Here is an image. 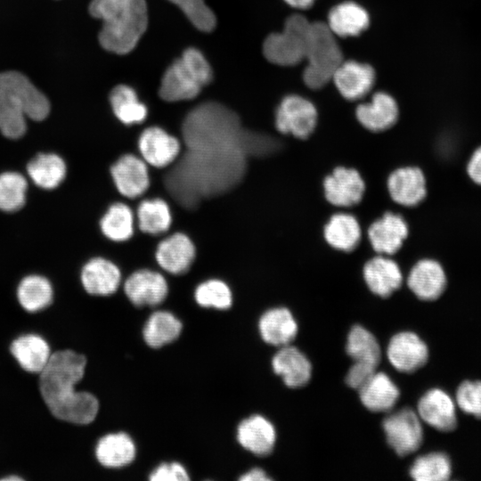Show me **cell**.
Segmentation results:
<instances>
[{
	"label": "cell",
	"mask_w": 481,
	"mask_h": 481,
	"mask_svg": "<svg viewBox=\"0 0 481 481\" xmlns=\"http://www.w3.org/2000/svg\"><path fill=\"white\" fill-rule=\"evenodd\" d=\"M245 128L240 116L219 102L194 107L181 125L179 157L158 176L150 168L154 193H165L172 207L193 211L237 188L249 164L243 150Z\"/></svg>",
	"instance_id": "6da1fadb"
},
{
	"label": "cell",
	"mask_w": 481,
	"mask_h": 481,
	"mask_svg": "<svg viewBox=\"0 0 481 481\" xmlns=\"http://www.w3.org/2000/svg\"><path fill=\"white\" fill-rule=\"evenodd\" d=\"M86 365L85 355L72 350H62L52 354L40 372L42 397L57 419L86 425L96 418L99 411L97 398L89 392L75 390V386L84 376Z\"/></svg>",
	"instance_id": "7a4b0ae2"
},
{
	"label": "cell",
	"mask_w": 481,
	"mask_h": 481,
	"mask_svg": "<svg viewBox=\"0 0 481 481\" xmlns=\"http://www.w3.org/2000/svg\"><path fill=\"white\" fill-rule=\"evenodd\" d=\"M89 12L102 20L101 45L118 54L130 53L148 25L145 0H92Z\"/></svg>",
	"instance_id": "3957f363"
},
{
	"label": "cell",
	"mask_w": 481,
	"mask_h": 481,
	"mask_svg": "<svg viewBox=\"0 0 481 481\" xmlns=\"http://www.w3.org/2000/svg\"><path fill=\"white\" fill-rule=\"evenodd\" d=\"M50 112L47 98L21 73H0V132L18 139L27 129L26 118L45 119Z\"/></svg>",
	"instance_id": "277c9868"
},
{
	"label": "cell",
	"mask_w": 481,
	"mask_h": 481,
	"mask_svg": "<svg viewBox=\"0 0 481 481\" xmlns=\"http://www.w3.org/2000/svg\"><path fill=\"white\" fill-rule=\"evenodd\" d=\"M305 59L307 65L303 79L309 88L320 89L332 80L344 61L339 45L327 23L311 22Z\"/></svg>",
	"instance_id": "5b68a950"
},
{
	"label": "cell",
	"mask_w": 481,
	"mask_h": 481,
	"mask_svg": "<svg viewBox=\"0 0 481 481\" xmlns=\"http://www.w3.org/2000/svg\"><path fill=\"white\" fill-rule=\"evenodd\" d=\"M311 22L301 14L289 16L281 32L269 35L264 42L265 58L277 65L292 66L305 59Z\"/></svg>",
	"instance_id": "8992f818"
},
{
	"label": "cell",
	"mask_w": 481,
	"mask_h": 481,
	"mask_svg": "<svg viewBox=\"0 0 481 481\" xmlns=\"http://www.w3.org/2000/svg\"><path fill=\"white\" fill-rule=\"evenodd\" d=\"M109 174L122 199L137 200L144 196L151 188L149 165L137 153H121L110 163Z\"/></svg>",
	"instance_id": "52a82bcc"
},
{
	"label": "cell",
	"mask_w": 481,
	"mask_h": 481,
	"mask_svg": "<svg viewBox=\"0 0 481 481\" xmlns=\"http://www.w3.org/2000/svg\"><path fill=\"white\" fill-rule=\"evenodd\" d=\"M197 257V248L191 236L183 231H172L159 240L154 257L158 267L172 276L189 273Z\"/></svg>",
	"instance_id": "ba28073f"
},
{
	"label": "cell",
	"mask_w": 481,
	"mask_h": 481,
	"mask_svg": "<svg viewBox=\"0 0 481 481\" xmlns=\"http://www.w3.org/2000/svg\"><path fill=\"white\" fill-rule=\"evenodd\" d=\"M318 120L315 106L299 95H288L280 102L274 118L276 130L284 135L306 140L314 131Z\"/></svg>",
	"instance_id": "9c48e42d"
},
{
	"label": "cell",
	"mask_w": 481,
	"mask_h": 481,
	"mask_svg": "<svg viewBox=\"0 0 481 481\" xmlns=\"http://www.w3.org/2000/svg\"><path fill=\"white\" fill-rule=\"evenodd\" d=\"M127 300L136 307H153L162 304L169 294V284L162 273L143 266L131 271L123 282Z\"/></svg>",
	"instance_id": "30bf717a"
},
{
	"label": "cell",
	"mask_w": 481,
	"mask_h": 481,
	"mask_svg": "<svg viewBox=\"0 0 481 481\" xmlns=\"http://www.w3.org/2000/svg\"><path fill=\"white\" fill-rule=\"evenodd\" d=\"M182 141L159 126H147L136 138L137 154L152 168L165 169L179 157Z\"/></svg>",
	"instance_id": "8fae6325"
},
{
	"label": "cell",
	"mask_w": 481,
	"mask_h": 481,
	"mask_svg": "<svg viewBox=\"0 0 481 481\" xmlns=\"http://www.w3.org/2000/svg\"><path fill=\"white\" fill-rule=\"evenodd\" d=\"M387 442L399 456L415 452L422 444V421L417 412L404 408L389 414L382 423Z\"/></svg>",
	"instance_id": "7c38bea8"
},
{
	"label": "cell",
	"mask_w": 481,
	"mask_h": 481,
	"mask_svg": "<svg viewBox=\"0 0 481 481\" xmlns=\"http://www.w3.org/2000/svg\"><path fill=\"white\" fill-rule=\"evenodd\" d=\"M322 189L328 203L337 208H350L362 201L366 185L356 168L338 166L323 178Z\"/></svg>",
	"instance_id": "4fadbf2b"
},
{
	"label": "cell",
	"mask_w": 481,
	"mask_h": 481,
	"mask_svg": "<svg viewBox=\"0 0 481 481\" xmlns=\"http://www.w3.org/2000/svg\"><path fill=\"white\" fill-rule=\"evenodd\" d=\"M457 409L454 398L438 387L428 390L417 404V413L421 421L440 432L456 428Z\"/></svg>",
	"instance_id": "5bb4252c"
},
{
	"label": "cell",
	"mask_w": 481,
	"mask_h": 481,
	"mask_svg": "<svg viewBox=\"0 0 481 481\" xmlns=\"http://www.w3.org/2000/svg\"><path fill=\"white\" fill-rule=\"evenodd\" d=\"M409 234L405 219L399 214L385 212L367 229V237L373 251L379 255L392 256L404 245Z\"/></svg>",
	"instance_id": "9a60e30c"
},
{
	"label": "cell",
	"mask_w": 481,
	"mask_h": 481,
	"mask_svg": "<svg viewBox=\"0 0 481 481\" xmlns=\"http://www.w3.org/2000/svg\"><path fill=\"white\" fill-rule=\"evenodd\" d=\"M120 266L106 257L90 258L82 267L81 283L85 290L94 296L108 297L115 294L122 283Z\"/></svg>",
	"instance_id": "2e32d148"
},
{
	"label": "cell",
	"mask_w": 481,
	"mask_h": 481,
	"mask_svg": "<svg viewBox=\"0 0 481 481\" xmlns=\"http://www.w3.org/2000/svg\"><path fill=\"white\" fill-rule=\"evenodd\" d=\"M391 200L404 207H415L427 196V181L423 171L413 166L394 169L387 178Z\"/></svg>",
	"instance_id": "e0dca14e"
},
{
	"label": "cell",
	"mask_w": 481,
	"mask_h": 481,
	"mask_svg": "<svg viewBox=\"0 0 481 481\" xmlns=\"http://www.w3.org/2000/svg\"><path fill=\"white\" fill-rule=\"evenodd\" d=\"M428 347L416 333L403 331L394 335L387 349L390 363L399 371L412 373L428 360Z\"/></svg>",
	"instance_id": "ac0fdd59"
},
{
	"label": "cell",
	"mask_w": 481,
	"mask_h": 481,
	"mask_svg": "<svg viewBox=\"0 0 481 481\" xmlns=\"http://www.w3.org/2000/svg\"><path fill=\"white\" fill-rule=\"evenodd\" d=\"M447 279L443 266L429 258L419 260L410 270L407 286L420 300L434 301L446 288Z\"/></svg>",
	"instance_id": "d6986e66"
},
{
	"label": "cell",
	"mask_w": 481,
	"mask_h": 481,
	"mask_svg": "<svg viewBox=\"0 0 481 481\" xmlns=\"http://www.w3.org/2000/svg\"><path fill=\"white\" fill-rule=\"evenodd\" d=\"M203 86L181 59L175 60L165 71L159 94L166 102H180L194 99Z\"/></svg>",
	"instance_id": "ffe728a7"
},
{
	"label": "cell",
	"mask_w": 481,
	"mask_h": 481,
	"mask_svg": "<svg viewBox=\"0 0 481 481\" xmlns=\"http://www.w3.org/2000/svg\"><path fill=\"white\" fill-rule=\"evenodd\" d=\"M363 276L368 289L383 298L391 296L403 283L399 265L384 255L377 254L366 261L363 267Z\"/></svg>",
	"instance_id": "44dd1931"
},
{
	"label": "cell",
	"mask_w": 481,
	"mask_h": 481,
	"mask_svg": "<svg viewBox=\"0 0 481 481\" xmlns=\"http://www.w3.org/2000/svg\"><path fill=\"white\" fill-rule=\"evenodd\" d=\"M135 216L137 231L154 237L168 233L173 224L171 205L160 196L141 200L135 207Z\"/></svg>",
	"instance_id": "7402d4cb"
},
{
	"label": "cell",
	"mask_w": 481,
	"mask_h": 481,
	"mask_svg": "<svg viewBox=\"0 0 481 481\" xmlns=\"http://www.w3.org/2000/svg\"><path fill=\"white\" fill-rule=\"evenodd\" d=\"M374 80L373 69L355 61H343L332 77L340 94L350 101L360 99L368 94Z\"/></svg>",
	"instance_id": "603a6c76"
},
{
	"label": "cell",
	"mask_w": 481,
	"mask_h": 481,
	"mask_svg": "<svg viewBox=\"0 0 481 481\" xmlns=\"http://www.w3.org/2000/svg\"><path fill=\"white\" fill-rule=\"evenodd\" d=\"M355 116L364 128L379 133L389 129L395 124L399 110L391 95L379 92L372 96L371 102L358 105Z\"/></svg>",
	"instance_id": "cb8c5ba5"
},
{
	"label": "cell",
	"mask_w": 481,
	"mask_h": 481,
	"mask_svg": "<svg viewBox=\"0 0 481 481\" xmlns=\"http://www.w3.org/2000/svg\"><path fill=\"white\" fill-rule=\"evenodd\" d=\"M237 440L247 451L257 456L270 454L276 441L273 425L264 416L251 415L237 427Z\"/></svg>",
	"instance_id": "d4e9b609"
},
{
	"label": "cell",
	"mask_w": 481,
	"mask_h": 481,
	"mask_svg": "<svg viewBox=\"0 0 481 481\" xmlns=\"http://www.w3.org/2000/svg\"><path fill=\"white\" fill-rule=\"evenodd\" d=\"M135 216L131 206L124 200L110 203L99 219V230L111 242L122 243L135 233Z\"/></svg>",
	"instance_id": "484cf974"
},
{
	"label": "cell",
	"mask_w": 481,
	"mask_h": 481,
	"mask_svg": "<svg viewBox=\"0 0 481 481\" xmlns=\"http://www.w3.org/2000/svg\"><path fill=\"white\" fill-rule=\"evenodd\" d=\"M273 370L281 377L284 384L296 388L306 385L312 376V365L306 356L297 347L281 346L272 360Z\"/></svg>",
	"instance_id": "4316f807"
},
{
	"label": "cell",
	"mask_w": 481,
	"mask_h": 481,
	"mask_svg": "<svg viewBox=\"0 0 481 481\" xmlns=\"http://www.w3.org/2000/svg\"><path fill=\"white\" fill-rule=\"evenodd\" d=\"M325 242L335 250L349 253L362 239V228L357 218L349 213H335L323 226Z\"/></svg>",
	"instance_id": "83f0119b"
},
{
	"label": "cell",
	"mask_w": 481,
	"mask_h": 481,
	"mask_svg": "<svg viewBox=\"0 0 481 481\" xmlns=\"http://www.w3.org/2000/svg\"><path fill=\"white\" fill-rule=\"evenodd\" d=\"M298 324L290 311L275 307L265 311L258 321V330L263 340L275 346H284L296 338Z\"/></svg>",
	"instance_id": "f1b7e54d"
},
{
	"label": "cell",
	"mask_w": 481,
	"mask_h": 481,
	"mask_svg": "<svg viewBox=\"0 0 481 481\" xmlns=\"http://www.w3.org/2000/svg\"><path fill=\"white\" fill-rule=\"evenodd\" d=\"M95 456L103 467L120 469L134 461L136 445L126 432L109 433L99 439L95 447Z\"/></svg>",
	"instance_id": "f546056e"
},
{
	"label": "cell",
	"mask_w": 481,
	"mask_h": 481,
	"mask_svg": "<svg viewBox=\"0 0 481 481\" xmlns=\"http://www.w3.org/2000/svg\"><path fill=\"white\" fill-rule=\"evenodd\" d=\"M358 392L364 407L374 412H389L400 396L392 379L386 373L377 371Z\"/></svg>",
	"instance_id": "4dcf8cb0"
},
{
	"label": "cell",
	"mask_w": 481,
	"mask_h": 481,
	"mask_svg": "<svg viewBox=\"0 0 481 481\" xmlns=\"http://www.w3.org/2000/svg\"><path fill=\"white\" fill-rule=\"evenodd\" d=\"M370 24L366 10L354 2L335 5L328 14V27L335 36L355 37L363 32Z\"/></svg>",
	"instance_id": "1f68e13d"
},
{
	"label": "cell",
	"mask_w": 481,
	"mask_h": 481,
	"mask_svg": "<svg viewBox=\"0 0 481 481\" xmlns=\"http://www.w3.org/2000/svg\"><path fill=\"white\" fill-rule=\"evenodd\" d=\"M182 330V322L173 313L157 310L146 320L143 338L147 346L158 349L176 340Z\"/></svg>",
	"instance_id": "d6a6232c"
},
{
	"label": "cell",
	"mask_w": 481,
	"mask_h": 481,
	"mask_svg": "<svg viewBox=\"0 0 481 481\" xmlns=\"http://www.w3.org/2000/svg\"><path fill=\"white\" fill-rule=\"evenodd\" d=\"M110 103L115 118L124 126L143 123L148 109L139 101L135 91L128 86L118 85L110 94Z\"/></svg>",
	"instance_id": "836d02e7"
},
{
	"label": "cell",
	"mask_w": 481,
	"mask_h": 481,
	"mask_svg": "<svg viewBox=\"0 0 481 481\" xmlns=\"http://www.w3.org/2000/svg\"><path fill=\"white\" fill-rule=\"evenodd\" d=\"M11 352L20 366L30 372H41L51 353L48 344L37 335H26L15 339Z\"/></svg>",
	"instance_id": "e575fe53"
},
{
	"label": "cell",
	"mask_w": 481,
	"mask_h": 481,
	"mask_svg": "<svg viewBox=\"0 0 481 481\" xmlns=\"http://www.w3.org/2000/svg\"><path fill=\"white\" fill-rule=\"evenodd\" d=\"M27 171L34 183L40 188L50 190L62 183L67 167L60 156L53 153H41L29 161Z\"/></svg>",
	"instance_id": "d590c367"
},
{
	"label": "cell",
	"mask_w": 481,
	"mask_h": 481,
	"mask_svg": "<svg viewBox=\"0 0 481 481\" xmlns=\"http://www.w3.org/2000/svg\"><path fill=\"white\" fill-rule=\"evenodd\" d=\"M409 473L416 481H446L452 474V461L444 452H432L416 458Z\"/></svg>",
	"instance_id": "8d00e7d4"
},
{
	"label": "cell",
	"mask_w": 481,
	"mask_h": 481,
	"mask_svg": "<svg viewBox=\"0 0 481 481\" xmlns=\"http://www.w3.org/2000/svg\"><path fill=\"white\" fill-rule=\"evenodd\" d=\"M346 354L354 362L379 365L381 360V350L376 338L360 325L350 330L346 345Z\"/></svg>",
	"instance_id": "74e56055"
},
{
	"label": "cell",
	"mask_w": 481,
	"mask_h": 481,
	"mask_svg": "<svg viewBox=\"0 0 481 481\" xmlns=\"http://www.w3.org/2000/svg\"><path fill=\"white\" fill-rule=\"evenodd\" d=\"M193 298L200 307L217 310H227L233 302V295L229 284L216 277L199 282L193 290Z\"/></svg>",
	"instance_id": "f35d334b"
},
{
	"label": "cell",
	"mask_w": 481,
	"mask_h": 481,
	"mask_svg": "<svg viewBox=\"0 0 481 481\" xmlns=\"http://www.w3.org/2000/svg\"><path fill=\"white\" fill-rule=\"evenodd\" d=\"M18 299L24 309L36 312L47 306L53 298L50 282L43 276L29 275L20 283Z\"/></svg>",
	"instance_id": "ab89813d"
},
{
	"label": "cell",
	"mask_w": 481,
	"mask_h": 481,
	"mask_svg": "<svg viewBox=\"0 0 481 481\" xmlns=\"http://www.w3.org/2000/svg\"><path fill=\"white\" fill-rule=\"evenodd\" d=\"M27 180L16 172L0 175V209L6 212L19 210L26 200Z\"/></svg>",
	"instance_id": "60d3db41"
},
{
	"label": "cell",
	"mask_w": 481,
	"mask_h": 481,
	"mask_svg": "<svg viewBox=\"0 0 481 481\" xmlns=\"http://www.w3.org/2000/svg\"><path fill=\"white\" fill-rule=\"evenodd\" d=\"M454 401L462 412L481 419V380L461 381L456 388Z\"/></svg>",
	"instance_id": "b9f144b4"
},
{
	"label": "cell",
	"mask_w": 481,
	"mask_h": 481,
	"mask_svg": "<svg viewBox=\"0 0 481 481\" xmlns=\"http://www.w3.org/2000/svg\"><path fill=\"white\" fill-rule=\"evenodd\" d=\"M177 5L200 30L211 31L216 26V16L204 0H169Z\"/></svg>",
	"instance_id": "7bdbcfd3"
},
{
	"label": "cell",
	"mask_w": 481,
	"mask_h": 481,
	"mask_svg": "<svg viewBox=\"0 0 481 481\" xmlns=\"http://www.w3.org/2000/svg\"><path fill=\"white\" fill-rule=\"evenodd\" d=\"M151 481H188L190 476L185 467L177 461L162 462L149 475Z\"/></svg>",
	"instance_id": "ee69618b"
},
{
	"label": "cell",
	"mask_w": 481,
	"mask_h": 481,
	"mask_svg": "<svg viewBox=\"0 0 481 481\" xmlns=\"http://www.w3.org/2000/svg\"><path fill=\"white\" fill-rule=\"evenodd\" d=\"M376 370L377 366L354 362L346 373L345 381L348 387L358 391L374 375Z\"/></svg>",
	"instance_id": "f6af8a7d"
},
{
	"label": "cell",
	"mask_w": 481,
	"mask_h": 481,
	"mask_svg": "<svg viewBox=\"0 0 481 481\" xmlns=\"http://www.w3.org/2000/svg\"><path fill=\"white\" fill-rule=\"evenodd\" d=\"M467 173L475 183L481 185V146L472 153L467 164Z\"/></svg>",
	"instance_id": "bcb514c9"
},
{
	"label": "cell",
	"mask_w": 481,
	"mask_h": 481,
	"mask_svg": "<svg viewBox=\"0 0 481 481\" xmlns=\"http://www.w3.org/2000/svg\"><path fill=\"white\" fill-rule=\"evenodd\" d=\"M240 481H269L271 478L266 473L260 468H254L249 471L241 475L239 478Z\"/></svg>",
	"instance_id": "7dc6e473"
},
{
	"label": "cell",
	"mask_w": 481,
	"mask_h": 481,
	"mask_svg": "<svg viewBox=\"0 0 481 481\" xmlns=\"http://www.w3.org/2000/svg\"><path fill=\"white\" fill-rule=\"evenodd\" d=\"M289 5L297 9H306L313 5L315 0H284Z\"/></svg>",
	"instance_id": "c3c4849f"
}]
</instances>
